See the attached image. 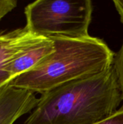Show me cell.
I'll use <instances>...</instances> for the list:
<instances>
[{"label": "cell", "instance_id": "6da1fadb", "mask_svg": "<svg viewBox=\"0 0 123 124\" xmlns=\"http://www.w3.org/2000/svg\"><path fill=\"white\" fill-rule=\"evenodd\" d=\"M123 102L115 67L41 94L23 124H93Z\"/></svg>", "mask_w": 123, "mask_h": 124}, {"label": "cell", "instance_id": "7a4b0ae2", "mask_svg": "<svg viewBox=\"0 0 123 124\" xmlns=\"http://www.w3.org/2000/svg\"><path fill=\"white\" fill-rule=\"evenodd\" d=\"M54 51L32 70L14 78L9 85L44 94L68 83L93 76L109 68L115 53L101 39L57 38Z\"/></svg>", "mask_w": 123, "mask_h": 124}, {"label": "cell", "instance_id": "3957f363", "mask_svg": "<svg viewBox=\"0 0 123 124\" xmlns=\"http://www.w3.org/2000/svg\"><path fill=\"white\" fill-rule=\"evenodd\" d=\"M93 10L90 0H37L25 8V27L50 39H85L90 36Z\"/></svg>", "mask_w": 123, "mask_h": 124}, {"label": "cell", "instance_id": "277c9868", "mask_svg": "<svg viewBox=\"0 0 123 124\" xmlns=\"http://www.w3.org/2000/svg\"><path fill=\"white\" fill-rule=\"evenodd\" d=\"M38 100L32 92L7 85L0 90V124H14L33 111Z\"/></svg>", "mask_w": 123, "mask_h": 124}, {"label": "cell", "instance_id": "5b68a950", "mask_svg": "<svg viewBox=\"0 0 123 124\" xmlns=\"http://www.w3.org/2000/svg\"><path fill=\"white\" fill-rule=\"evenodd\" d=\"M55 49L51 39L38 36L20 50L7 65V70L12 79L32 70Z\"/></svg>", "mask_w": 123, "mask_h": 124}, {"label": "cell", "instance_id": "8992f818", "mask_svg": "<svg viewBox=\"0 0 123 124\" xmlns=\"http://www.w3.org/2000/svg\"><path fill=\"white\" fill-rule=\"evenodd\" d=\"M38 36L25 26L12 31H0V90L13 80L7 70L9 60Z\"/></svg>", "mask_w": 123, "mask_h": 124}, {"label": "cell", "instance_id": "52a82bcc", "mask_svg": "<svg viewBox=\"0 0 123 124\" xmlns=\"http://www.w3.org/2000/svg\"><path fill=\"white\" fill-rule=\"evenodd\" d=\"M113 65L115 67L118 84L122 93L123 100V42L120 49L115 56Z\"/></svg>", "mask_w": 123, "mask_h": 124}, {"label": "cell", "instance_id": "ba28073f", "mask_svg": "<svg viewBox=\"0 0 123 124\" xmlns=\"http://www.w3.org/2000/svg\"><path fill=\"white\" fill-rule=\"evenodd\" d=\"M93 124H123V105L112 115Z\"/></svg>", "mask_w": 123, "mask_h": 124}, {"label": "cell", "instance_id": "9c48e42d", "mask_svg": "<svg viewBox=\"0 0 123 124\" xmlns=\"http://www.w3.org/2000/svg\"><path fill=\"white\" fill-rule=\"evenodd\" d=\"M17 5V0H0V20Z\"/></svg>", "mask_w": 123, "mask_h": 124}, {"label": "cell", "instance_id": "30bf717a", "mask_svg": "<svg viewBox=\"0 0 123 124\" xmlns=\"http://www.w3.org/2000/svg\"><path fill=\"white\" fill-rule=\"evenodd\" d=\"M113 4L115 7L120 15V21L123 23V1L121 0H115L113 1Z\"/></svg>", "mask_w": 123, "mask_h": 124}]
</instances>
